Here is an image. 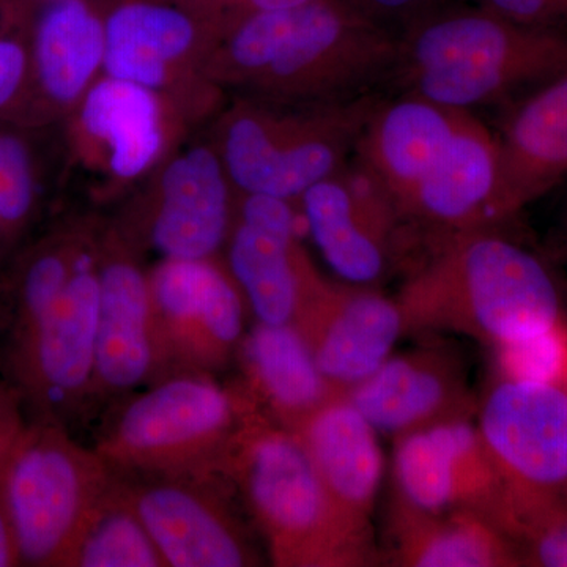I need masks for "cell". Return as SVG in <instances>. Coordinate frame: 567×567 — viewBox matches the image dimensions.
Listing matches in <instances>:
<instances>
[{
    "instance_id": "6da1fadb",
    "label": "cell",
    "mask_w": 567,
    "mask_h": 567,
    "mask_svg": "<svg viewBox=\"0 0 567 567\" xmlns=\"http://www.w3.org/2000/svg\"><path fill=\"white\" fill-rule=\"evenodd\" d=\"M398 54V35L342 0H311L230 22L204 76L224 93L271 102H347L391 82Z\"/></svg>"
},
{
    "instance_id": "7a4b0ae2",
    "label": "cell",
    "mask_w": 567,
    "mask_h": 567,
    "mask_svg": "<svg viewBox=\"0 0 567 567\" xmlns=\"http://www.w3.org/2000/svg\"><path fill=\"white\" fill-rule=\"evenodd\" d=\"M406 333H457L492 349L547 333L561 301L546 264L487 229L432 234L398 297Z\"/></svg>"
},
{
    "instance_id": "3957f363",
    "label": "cell",
    "mask_w": 567,
    "mask_h": 567,
    "mask_svg": "<svg viewBox=\"0 0 567 567\" xmlns=\"http://www.w3.org/2000/svg\"><path fill=\"white\" fill-rule=\"evenodd\" d=\"M565 74L567 31L443 3L399 37L391 82L402 93L472 112Z\"/></svg>"
},
{
    "instance_id": "277c9868",
    "label": "cell",
    "mask_w": 567,
    "mask_h": 567,
    "mask_svg": "<svg viewBox=\"0 0 567 567\" xmlns=\"http://www.w3.org/2000/svg\"><path fill=\"white\" fill-rule=\"evenodd\" d=\"M271 559L282 567H361L379 561L374 544L336 511L308 451L289 429L254 412L227 453Z\"/></svg>"
},
{
    "instance_id": "5b68a950",
    "label": "cell",
    "mask_w": 567,
    "mask_h": 567,
    "mask_svg": "<svg viewBox=\"0 0 567 567\" xmlns=\"http://www.w3.org/2000/svg\"><path fill=\"white\" fill-rule=\"evenodd\" d=\"M380 96L293 104L237 95L216 115L213 144L238 194L297 204L352 162Z\"/></svg>"
},
{
    "instance_id": "8992f818",
    "label": "cell",
    "mask_w": 567,
    "mask_h": 567,
    "mask_svg": "<svg viewBox=\"0 0 567 567\" xmlns=\"http://www.w3.org/2000/svg\"><path fill=\"white\" fill-rule=\"evenodd\" d=\"M257 410L248 391L235 393L199 374L173 377L122 410L99 454L106 464L162 476L223 468L235 436Z\"/></svg>"
},
{
    "instance_id": "52a82bcc",
    "label": "cell",
    "mask_w": 567,
    "mask_h": 567,
    "mask_svg": "<svg viewBox=\"0 0 567 567\" xmlns=\"http://www.w3.org/2000/svg\"><path fill=\"white\" fill-rule=\"evenodd\" d=\"M99 451L50 423L21 427L0 465V488L21 565L66 566L85 520L111 487Z\"/></svg>"
},
{
    "instance_id": "ba28073f",
    "label": "cell",
    "mask_w": 567,
    "mask_h": 567,
    "mask_svg": "<svg viewBox=\"0 0 567 567\" xmlns=\"http://www.w3.org/2000/svg\"><path fill=\"white\" fill-rule=\"evenodd\" d=\"M219 31L194 3L104 0L103 74L173 96L200 122L223 110L224 92L204 76Z\"/></svg>"
},
{
    "instance_id": "9c48e42d",
    "label": "cell",
    "mask_w": 567,
    "mask_h": 567,
    "mask_svg": "<svg viewBox=\"0 0 567 567\" xmlns=\"http://www.w3.org/2000/svg\"><path fill=\"white\" fill-rule=\"evenodd\" d=\"M199 122L173 96L103 74L70 112L66 142L100 196L147 181Z\"/></svg>"
},
{
    "instance_id": "30bf717a",
    "label": "cell",
    "mask_w": 567,
    "mask_h": 567,
    "mask_svg": "<svg viewBox=\"0 0 567 567\" xmlns=\"http://www.w3.org/2000/svg\"><path fill=\"white\" fill-rule=\"evenodd\" d=\"M477 410V431L503 484L499 527L511 537L567 494V390L502 379Z\"/></svg>"
},
{
    "instance_id": "8fae6325",
    "label": "cell",
    "mask_w": 567,
    "mask_h": 567,
    "mask_svg": "<svg viewBox=\"0 0 567 567\" xmlns=\"http://www.w3.org/2000/svg\"><path fill=\"white\" fill-rule=\"evenodd\" d=\"M237 199L213 141L182 142L145 181L134 213L162 259H212L226 248Z\"/></svg>"
},
{
    "instance_id": "7c38bea8",
    "label": "cell",
    "mask_w": 567,
    "mask_h": 567,
    "mask_svg": "<svg viewBox=\"0 0 567 567\" xmlns=\"http://www.w3.org/2000/svg\"><path fill=\"white\" fill-rule=\"evenodd\" d=\"M156 365L226 363L244 341L246 300L227 265L162 259L148 271Z\"/></svg>"
},
{
    "instance_id": "4fadbf2b",
    "label": "cell",
    "mask_w": 567,
    "mask_h": 567,
    "mask_svg": "<svg viewBox=\"0 0 567 567\" xmlns=\"http://www.w3.org/2000/svg\"><path fill=\"white\" fill-rule=\"evenodd\" d=\"M297 208L324 262L342 281L377 287L394 270L406 224L357 159L311 186Z\"/></svg>"
},
{
    "instance_id": "5bb4252c",
    "label": "cell",
    "mask_w": 567,
    "mask_h": 567,
    "mask_svg": "<svg viewBox=\"0 0 567 567\" xmlns=\"http://www.w3.org/2000/svg\"><path fill=\"white\" fill-rule=\"evenodd\" d=\"M292 324L303 336L324 379L341 395L374 374L406 333L395 298L377 287L328 281L320 274Z\"/></svg>"
},
{
    "instance_id": "9a60e30c",
    "label": "cell",
    "mask_w": 567,
    "mask_h": 567,
    "mask_svg": "<svg viewBox=\"0 0 567 567\" xmlns=\"http://www.w3.org/2000/svg\"><path fill=\"white\" fill-rule=\"evenodd\" d=\"M297 204L238 194L227 238V268L262 323H293L317 268L300 244Z\"/></svg>"
},
{
    "instance_id": "2e32d148",
    "label": "cell",
    "mask_w": 567,
    "mask_h": 567,
    "mask_svg": "<svg viewBox=\"0 0 567 567\" xmlns=\"http://www.w3.org/2000/svg\"><path fill=\"white\" fill-rule=\"evenodd\" d=\"M24 39L29 102L21 126L65 121L103 76L104 0H31Z\"/></svg>"
},
{
    "instance_id": "e0dca14e",
    "label": "cell",
    "mask_w": 567,
    "mask_h": 567,
    "mask_svg": "<svg viewBox=\"0 0 567 567\" xmlns=\"http://www.w3.org/2000/svg\"><path fill=\"white\" fill-rule=\"evenodd\" d=\"M393 496L425 513L468 509L499 527L503 484L472 417L395 436Z\"/></svg>"
},
{
    "instance_id": "ac0fdd59",
    "label": "cell",
    "mask_w": 567,
    "mask_h": 567,
    "mask_svg": "<svg viewBox=\"0 0 567 567\" xmlns=\"http://www.w3.org/2000/svg\"><path fill=\"white\" fill-rule=\"evenodd\" d=\"M99 309L96 252L87 245L58 300L11 352L21 385L47 412L70 404L92 385Z\"/></svg>"
},
{
    "instance_id": "d6986e66",
    "label": "cell",
    "mask_w": 567,
    "mask_h": 567,
    "mask_svg": "<svg viewBox=\"0 0 567 567\" xmlns=\"http://www.w3.org/2000/svg\"><path fill=\"white\" fill-rule=\"evenodd\" d=\"M468 115L410 93L375 104L353 158L385 189L402 219L442 173Z\"/></svg>"
},
{
    "instance_id": "ffe728a7",
    "label": "cell",
    "mask_w": 567,
    "mask_h": 567,
    "mask_svg": "<svg viewBox=\"0 0 567 567\" xmlns=\"http://www.w3.org/2000/svg\"><path fill=\"white\" fill-rule=\"evenodd\" d=\"M380 434L401 436L475 415L461 358L443 346L390 357L346 395Z\"/></svg>"
},
{
    "instance_id": "44dd1931",
    "label": "cell",
    "mask_w": 567,
    "mask_h": 567,
    "mask_svg": "<svg viewBox=\"0 0 567 567\" xmlns=\"http://www.w3.org/2000/svg\"><path fill=\"white\" fill-rule=\"evenodd\" d=\"M126 492L166 566L260 565L259 555L237 518L200 486L182 476H164Z\"/></svg>"
},
{
    "instance_id": "7402d4cb",
    "label": "cell",
    "mask_w": 567,
    "mask_h": 567,
    "mask_svg": "<svg viewBox=\"0 0 567 567\" xmlns=\"http://www.w3.org/2000/svg\"><path fill=\"white\" fill-rule=\"evenodd\" d=\"M99 331L92 385L126 391L155 371L151 286L132 248L112 233L96 252Z\"/></svg>"
},
{
    "instance_id": "603a6c76",
    "label": "cell",
    "mask_w": 567,
    "mask_h": 567,
    "mask_svg": "<svg viewBox=\"0 0 567 567\" xmlns=\"http://www.w3.org/2000/svg\"><path fill=\"white\" fill-rule=\"evenodd\" d=\"M293 434L308 451L336 511L358 536L374 544L372 514L383 476L379 432L342 395Z\"/></svg>"
},
{
    "instance_id": "cb8c5ba5",
    "label": "cell",
    "mask_w": 567,
    "mask_h": 567,
    "mask_svg": "<svg viewBox=\"0 0 567 567\" xmlns=\"http://www.w3.org/2000/svg\"><path fill=\"white\" fill-rule=\"evenodd\" d=\"M496 140L498 226L567 175V74L540 85L518 104Z\"/></svg>"
},
{
    "instance_id": "d4e9b609",
    "label": "cell",
    "mask_w": 567,
    "mask_h": 567,
    "mask_svg": "<svg viewBox=\"0 0 567 567\" xmlns=\"http://www.w3.org/2000/svg\"><path fill=\"white\" fill-rule=\"evenodd\" d=\"M391 561L405 567H506L522 565L516 543L476 511L425 513L391 496Z\"/></svg>"
},
{
    "instance_id": "484cf974",
    "label": "cell",
    "mask_w": 567,
    "mask_h": 567,
    "mask_svg": "<svg viewBox=\"0 0 567 567\" xmlns=\"http://www.w3.org/2000/svg\"><path fill=\"white\" fill-rule=\"evenodd\" d=\"M248 394L276 424L298 431L323 405L342 398L328 383L292 323L257 322L240 344Z\"/></svg>"
},
{
    "instance_id": "4316f807",
    "label": "cell",
    "mask_w": 567,
    "mask_h": 567,
    "mask_svg": "<svg viewBox=\"0 0 567 567\" xmlns=\"http://www.w3.org/2000/svg\"><path fill=\"white\" fill-rule=\"evenodd\" d=\"M85 246L84 235H50L14 265L7 279L3 301L11 352L24 341L41 316L65 289Z\"/></svg>"
},
{
    "instance_id": "83f0119b",
    "label": "cell",
    "mask_w": 567,
    "mask_h": 567,
    "mask_svg": "<svg viewBox=\"0 0 567 567\" xmlns=\"http://www.w3.org/2000/svg\"><path fill=\"white\" fill-rule=\"evenodd\" d=\"M66 566L162 567L166 561L126 488L110 487L85 520Z\"/></svg>"
},
{
    "instance_id": "f1b7e54d",
    "label": "cell",
    "mask_w": 567,
    "mask_h": 567,
    "mask_svg": "<svg viewBox=\"0 0 567 567\" xmlns=\"http://www.w3.org/2000/svg\"><path fill=\"white\" fill-rule=\"evenodd\" d=\"M31 128L0 122V224L10 245L20 240L40 203V177Z\"/></svg>"
},
{
    "instance_id": "f546056e",
    "label": "cell",
    "mask_w": 567,
    "mask_h": 567,
    "mask_svg": "<svg viewBox=\"0 0 567 567\" xmlns=\"http://www.w3.org/2000/svg\"><path fill=\"white\" fill-rule=\"evenodd\" d=\"M494 350L502 379L551 385L567 379V333L561 324Z\"/></svg>"
},
{
    "instance_id": "4dcf8cb0",
    "label": "cell",
    "mask_w": 567,
    "mask_h": 567,
    "mask_svg": "<svg viewBox=\"0 0 567 567\" xmlns=\"http://www.w3.org/2000/svg\"><path fill=\"white\" fill-rule=\"evenodd\" d=\"M524 561L532 566L567 567V509L561 503L525 518L513 533Z\"/></svg>"
},
{
    "instance_id": "1f68e13d",
    "label": "cell",
    "mask_w": 567,
    "mask_h": 567,
    "mask_svg": "<svg viewBox=\"0 0 567 567\" xmlns=\"http://www.w3.org/2000/svg\"><path fill=\"white\" fill-rule=\"evenodd\" d=\"M29 51L24 35L0 39V122L24 121L29 102Z\"/></svg>"
},
{
    "instance_id": "d6a6232c",
    "label": "cell",
    "mask_w": 567,
    "mask_h": 567,
    "mask_svg": "<svg viewBox=\"0 0 567 567\" xmlns=\"http://www.w3.org/2000/svg\"><path fill=\"white\" fill-rule=\"evenodd\" d=\"M379 28L401 37L421 18L443 6V0H342Z\"/></svg>"
},
{
    "instance_id": "836d02e7",
    "label": "cell",
    "mask_w": 567,
    "mask_h": 567,
    "mask_svg": "<svg viewBox=\"0 0 567 567\" xmlns=\"http://www.w3.org/2000/svg\"><path fill=\"white\" fill-rule=\"evenodd\" d=\"M475 3L517 24L567 31V0H475Z\"/></svg>"
},
{
    "instance_id": "e575fe53",
    "label": "cell",
    "mask_w": 567,
    "mask_h": 567,
    "mask_svg": "<svg viewBox=\"0 0 567 567\" xmlns=\"http://www.w3.org/2000/svg\"><path fill=\"white\" fill-rule=\"evenodd\" d=\"M308 2H311V0H200L194 6L200 7V9L210 13L218 21L223 31L230 22L249 17V14L292 9V7L303 6Z\"/></svg>"
},
{
    "instance_id": "d590c367",
    "label": "cell",
    "mask_w": 567,
    "mask_h": 567,
    "mask_svg": "<svg viewBox=\"0 0 567 567\" xmlns=\"http://www.w3.org/2000/svg\"><path fill=\"white\" fill-rule=\"evenodd\" d=\"M31 0H0V39L24 35Z\"/></svg>"
},
{
    "instance_id": "8d00e7d4",
    "label": "cell",
    "mask_w": 567,
    "mask_h": 567,
    "mask_svg": "<svg viewBox=\"0 0 567 567\" xmlns=\"http://www.w3.org/2000/svg\"><path fill=\"white\" fill-rule=\"evenodd\" d=\"M20 550L11 527L9 511L0 488V567L20 566Z\"/></svg>"
},
{
    "instance_id": "74e56055",
    "label": "cell",
    "mask_w": 567,
    "mask_h": 567,
    "mask_svg": "<svg viewBox=\"0 0 567 567\" xmlns=\"http://www.w3.org/2000/svg\"><path fill=\"white\" fill-rule=\"evenodd\" d=\"M20 429L21 425L14 421L13 412L3 402V399H0V465H2L3 457Z\"/></svg>"
},
{
    "instance_id": "f35d334b",
    "label": "cell",
    "mask_w": 567,
    "mask_h": 567,
    "mask_svg": "<svg viewBox=\"0 0 567 567\" xmlns=\"http://www.w3.org/2000/svg\"><path fill=\"white\" fill-rule=\"evenodd\" d=\"M174 2H181V3H197V2H200V0H174Z\"/></svg>"
},
{
    "instance_id": "ab89813d",
    "label": "cell",
    "mask_w": 567,
    "mask_h": 567,
    "mask_svg": "<svg viewBox=\"0 0 567 567\" xmlns=\"http://www.w3.org/2000/svg\"><path fill=\"white\" fill-rule=\"evenodd\" d=\"M567 380V379H566Z\"/></svg>"
}]
</instances>
